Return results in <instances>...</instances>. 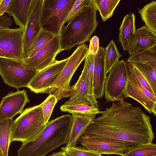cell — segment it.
<instances>
[{"instance_id":"cell-30","label":"cell","mask_w":156,"mask_h":156,"mask_svg":"<svg viewBox=\"0 0 156 156\" xmlns=\"http://www.w3.org/2000/svg\"><path fill=\"white\" fill-rule=\"evenodd\" d=\"M105 73L107 74L111 68L117 62L122 55L119 52L113 40H111L105 48Z\"/></svg>"},{"instance_id":"cell-5","label":"cell","mask_w":156,"mask_h":156,"mask_svg":"<svg viewBox=\"0 0 156 156\" xmlns=\"http://www.w3.org/2000/svg\"><path fill=\"white\" fill-rule=\"evenodd\" d=\"M76 0H43L40 13L42 30L60 35L64 22Z\"/></svg>"},{"instance_id":"cell-3","label":"cell","mask_w":156,"mask_h":156,"mask_svg":"<svg viewBox=\"0 0 156 156\" xmlns=\"http://www.w3.org/2000/svg\"><path fill=\"white\" fill-rule=\"evenodd\" d=\"M97 10L94 0H87L68 24L63 27L60 35L63 51H69L90 40L98 23Z\"/></svg>"},{"instance_id":"cell-37","label":"cell","mask_w":156,"mask_h":156,"mask_svg":"<svg viewBox=\"0 0 156 156\" xmlns=\"http://www.w3.org/2000/svg\"><path fill=\"white\" fill-rule=\"evenodd\" d=\"M13 21L10 17L7 16H0V29L9 27L12 24Z\"/></svg>"},{"instance_id":"cell-22","label":"cell","mask_w":156,"mask_h":156,"mask_svg":"<svg viewBox=\"0 0 156 156\" xmlns=\"http://www.w3.org/2000/svg\"><path fill=\"white\" fill-rule=\"evenodd\" d=\"M13 119L0 120V156H8Z\"/></svg>"},{"instance_id":"cell-24","label":"cell","mask_w":156,"mask_h":156,"mask_svg":"<svg viewBox=\"0 0 156 156\" xmlns=\"http://www.w3.org/2000/svg\"><path fill=\"white\" fill-rule=\"evenodd\" d=\"M62 112L75 113L88 115H96L101 113L98 106L90 104H78L68 105H63L60 108Z\"/></svg>"},{"instance_id":"cell-12","label":"cell","mask_w":156,"mask_h":156,"mask_svg":"<svg viewBox=\"0 0 156 156\" xmlns=\"http://www.w3.org/2000/svg\"><path fill=\"white\" fill-rule=\"evenodd\" d=\"M43 2V0H32L23 33L24 59L27 58L33 41L41 30L40 17Z\"/></svg>"},{"instance_id":"cell-33","label":"cell","mask_w":156,"mask_h":156,"mask_svg":"<svg viewBox=\"0 0 156 156\" xmlns=\"http://www.w3.org/2000/svg\"><path fill=\"white\" fill-rule=\"evenodd\" d=\"M66 156H102L82 147H75L67 148L65 147L61 148Z\"/></svg>"},{"instance_id":"cell-9","label":"cell","mask_w":156,"mask_h":156,"mask_svg":"<svg viewBox=\"0 0 156 156\" xmlns=\"http://www.w3.org/2000/svg\"><path fill=\"white\" fill-rule=\"evenodd\" d=\"M24 30L19 27L0 29V58L23 61Z\"/></svg>"},{"instance_id":"cell-13","label":"cell","mask_w":156,"mask_h":156,"mask_svg":"<svg viewBox=\"0 0 156 156\" xmlns=\"http://www.w3.org/2000/svg\"><path fill=\"white\" fill-rule=\"evenodd\" d=\"M69 58L55 62L39 71L28 87L34 93H46L60 73Z\"/></svg>"},{"instance_id":"cell-28","label":"cell","mask_w":156,"mask_h":156,"mask_svg":"<svg viewBox=\"0 0 156 156\" xmlns=\"http://www.w3.org/2000/svg\"><path fill=\"white\" fill-rule=\"evenodd\" d=\"M122 156H156V144L151 143L135 145Z\"/></svg>"},{"instance_id":"cell-19","label":"cell","mask_w":156,"mask_h":156,"mask_svg":"<svg viewBox=\"0 0 156 156\" xmlns=\"http://www.w3.org/2000/svg\"><path fill=\"white\" fill-rule=\"evenodd\" d=\"M72 122L70 132L65 147H76L83 132L96 115H88L72 113Z\"/></svg>"},{"instance_id":"cell-31","label":"cell","mask_w":156,"mask_h":156,"mask_svg":"<svg viewBox=\"0 0 156 156\" xmlns=\"http://www.w3.org/2000/svg\"><path fill=\"white\" fill-rule=\"evenodd\" d=\"M153 61H156V45L130 56L127 59V63H145Z\"/></svg>"},{"instance_id":"cell-39","label":"cell","mask_w":156,"mask_h":156,"mask_svg":"<svg viewBox=\"0 0 156 156\" xmlns=\"http://www.w3.org/2000/svg\"><path fill=\"white\" fill-rule=\"evenodd\" d=\"M48 156H66L64 152L62 151L55 153H53Z\"/></svg>"},{"instance_id":"cell-27","label":"cell","mask_w":156,"mask_h":156,"mask_svg":"<svg viewBox=\"0 0 156 156\" xmlns=\"http://www.w3.org/2000/svg\"><path fill=\"white\" fill-rule=\"evenodd\" d=\"M55 36L51 33L41 29L34 39L27 58L33 57L38 50L51 41Z\"/></svg>"},{"instance_id":"cell-29","label":"cell","mask_w":156,"mask_h":156,"mask_svg":"<svg viewBox=\"0 0 156 156\" xmlns=\"http://www.w3.org/2000/svg\"><path fill=\"white\" fill-rule=\"evenodd\" d=\"M95 55L88 53L84 59V66L86 67L87 78L89 81L88 95L92 102L96 105L98 102L95 98L93 92V79L94 71Z\"/></svg>"},{"instance_id":"cell-6","label":"cell","mask_w":156,"mask_h":156,"mask_svg":"<svg viewBox=\"0 0 156 156\" xmlns=\"http://www.w3.org/2000/svg\"><path fill=\"white\" fill-rule=\"evenodd\" d=\"M88 53L86 44L77 47L68 58L64 68L46 93L55 96L58 101L70 97L72 91L70 83L77 69L85 59Z\"/></svg>"},{"instance_id":"cell-21","label":"cell","mask_w":156,"mask_h":156,"mask_svg":"<svg viewBox=\"0 0 156 156\" xmlns=\"http://www.w3.org/2000/svg\"><path fill=\"white\" fill-rule=\"evenodd\" d=\"M136 29L135 15L129 13L123 18L119 30V41L124 50H128Z\"/></svg>"},{"instance_id":"cell-4","label":"cell","mask_w":156,"mask_h":156,"mask_svg":"<svg viewBox=\"0 0 156 156\" xmlns=\"http://www.w3.org/2000/svg\"><path fill=\"white\" fill-rule=\"evenodd\" d=\"M40 105L26 108L14 121L12 127L11 143H23L36 137L46 126Z\"/></svg>"},{"instance_id":"cell-10","label":"cell","mask_w":156,"mask_h":156,"mask_svg":"<svg viewBox=\"0 0 156 156\" xmlns=\"http://www.w3.org/2000/svg\"><path fill=\"white\" fill-rule=\"evenodd\" d=\"M127 63L128 80L125 98L130 97L140 104L150 114L156 116V96L140 84L130 63Z\"/></svg>"},{"instance_id":"cell-1","label":"cell","mask_w":156,"mask_h":156,"mask_svg":"<svg viewBox=\"0 0 156 156\" xmlns=\"http://www.w3.org/2000/svg\"><path fill=\"white\" fill-rule=\"evenodd\" d=\"M150 120L140 107L122 100L92 120L82 135L134 145L151 143L154 136Z\"/></svg>"},{"instance_id":"cell-8","label":"cell","mask_w":156,"mask_h":156,"mask_svg":"<svg viewBox=\"0 0 156 156\" xmlns=\"http://www.w3.org/2000/svg\"><path fill=\"white\" fill-rule=\"evenodd\" d=\"M108 73L104 85L106 102L124 100L128 75L127 62L123 60L119 61L111 68Z\"/></svg>"},{"instance_id":"cell-14","label":"cell","mask_w":156,"mask_h":156,"mask_svg":"<svg viewBox=\"0 0 156 156\" xmlns=\"http://www.w3.org/2000/svg\"><path fill=\"white\" fill-rule=\"evenodd\" d=\"M60 35L55 36L47 45L38 50L32 58L24 59L23 61L29 66L40 71L57 60V55L63 51L60 45Z\"/></svg>"},{"instance_id":"cell-17","label":"cell","mask_w":156,"mask_h":156,"mask_svg":"<svg viewBox=\"0 0 156 156\" xmlns=\"http://www.w3.org/2000/svg\"><path fill=\"white\" fill-rule=\"evenodd\" d=\"M105 48H99L95 56L93 79V92L96 99L101 98L104 94V85L106 74L105 73Z\"/></svg>"},{"instance_id":"cell-23","label":"cell","mask_w":156,"mask_h":156,"mask_svg":"<svg viewBox=\"0 0 156 156\" xmlns=\"http://www.w3.org/2000/svg\"><path fill=\"white\" fill-rule=\"evenodd\" d=\"M138 9L142 20L147 28L156 34V2L153 1Z\"/></svg>"},{"instance_id":"cell-7","label":"cell","mask_w":156,"mask_h":156,"mask_svg":"<svg viewBox=\"0 0 156 156\" xmlns=\"http://www.w3.org/2000/svg\"><path fill=\"white\" fill-rule=\"evenodd\" d=\"M39 71L23 61L0 58V75L6 84L17 89L28 87Z\"/></svg>"},{"instance_id":"cell-36","label":"cell","mask_w":156,"mask_h":156,"mask_svg":"<svg viewBox=\"0 0 156 156\" xmlns=\"http://www.w3.org/2000/svg\"><path fill=\"white\" fill-rule=\"evenodd\" d=\"M99 48V39L94 36L90 40L88 53L95 56L98 52Z\"/></svg>"},{"instance_id":"cell-18","label":"cell","mask_w":156,"mask_h":156,"mask_svg":"<svg viewBox=\"0 0 156 156\" xmlns=\"http://www.w3.org/2000/svg\"><path fill=\"white\" fill-rule=\"evenodd\" d=\"M72 94L70 99L64 104L65 105L78 104H94L88 95L89 81L86 67L84 66L82 73L76 83L71 87Z\"/></svg>"},{"instance_id":"cell-38","label":"cell","mask_w":156,"mask_h":156,"mask_svg":"<svg viewBox=\"0 0 156 156\" xmlns=\"http://www.w3.org/2000/svg\"><path fill=\"white\" fill-rule=\"evenodd\" d=\"M11 1V0H0V16L6 13Z\"/></svg>"},{"instance_id":"cell-15","label":"cell","mask_w":156,"mask_h":156,"mask_svg":"<svg viewBox=\"0 0 156 156\" xmlns=\"http://www.w3.org/2000/svg\"><path fill=\"white\" fill-rule=\"evenodd\" d=\"M29 102L25 90L9 93L2 98L0 104V120L13 119L16 114L22 112Z\"/></svg>"},{"instance_id":"cell-40","label":"cell","mask_w":156,"mask_h":156,"mask_svg":"<svg viewBox=\"0 0 156 156\" xmlns=\"http://www.w3.org/2000/svg\"></svg>"},{"instance_id":"cell-20","label":"cell","mask_w":156,"mask_h":156,"mask_svg":"<svg viewBox=\"0 0 156 156\" xmlns=\"http://www.w3.org/2000/svg\"><path fill=\"white\" fill-rule=\"evenodd\" d=\"M32 0H11L6 12L13 17L16 24L24 29L27 21Z\"/></svg>"},{"instance_id":"cell-32","label":"cell","mask_w":156,"mask_h":156,"mask_svg":"<svg viewBox=\"0 0 156 156\" xmlns=\"http://www.w3.org/2000/svg\"><path fill=\"white\" fill-rule=\"evenodd\" d=\"M58 101L55 96L50 94L40 105L42 108L44 122L46 124L48 122L53 108Z\"/></svg>"},{"instance_id":"cell-2","label":"cell","mask_w":156,"mask_h":156,"mask_svg":"<svg viewBox=\"0 0 156 156\" xmlns=\"http://www.w3.org/2000/svg\"><path fill=\"white\" fill-rule=\"evenodd\" d=\"M72 122L71 115H63L48 122L32 140L22 143L17 156H46L49 152L66 143Z\"/></svg>"},{"instance_id":"cell-25","label":"cell","mask_w":156,"mask_h":156,"mask_svg":"<svg viewBox=\"0 0 156 156\" xmlns=\"http://www.w3.org/2000/svg\"><path fill=\"white\" fill-rule=\"evenodd\" d=\"M131 64L143 75L154 92L156 93V61Z\"/></svg>"},{"instance_id":"cell-11","label":"cell","mask_w":156,"mask_h":156,"mask_svg":"<svg viewBox=\"0 0 156 156\" xmlns=\"http://www.w3.org/2000/svg\"><path fill=\"white\" fill-rule=\"evenodd\" d=\"M79 141L86 149L101 155L116 154L122 156L135 146L125 142L83 135Z\"/></svg>"},{"instance_id":"cell-26","label":"cell","mask_w":156,"mask_h":156,"mask_svg":"<svg viewBox=\"0 0 156 156\" xmlns=\"http://www.w3.org/2000/svg\"><path fill=\"white\" fill-rule=\"evenodd\" d=\"M103 22L112 16L120 0H94Z\"/></svg>"},{"instance_id":"cell-34","label":"cell","mask_w":156,"mask_h":156,"mask_svg":"<svg viewBox=\"0 0 156 156\" xmlns=\"http://www.w3.org/2000/svg\"><path fill=\"white\" fill-rule=\"evenodd\" d=\"M132 67L133 71L140 84L148 90L154 95L156 96V93L154 92L149 83L143 75L136 68L133 66Z\"/></svg>"},{"instance_id":"cell-16","label":"cell","mask_w":156,"mask_h":156,"mask_svg":"<svg viewBox=\"0 0 156 156\" xmlns=\"http://www.w3.org/2000/svg\"><path fill=\"white\" fill-rule=\"evenodd\" d=\"M156 34L144 26L136 29L131 39L128 51L130 56L156 45Z\"/></svg>"},{"instance_id":"cell-35","label":"cell","mask_w":156,"mask_h":156,"mask_svg":"<svg viewBox=\"0 0 156 156\" xmlns=\"http://www.w3.org/2000/svg\"><path fill=\"white\" fill-rule=\"evenodd\" d=\"M87 0H76L68 16L65 20L64 24L68 23L74 17L80 9L83 6Z\"/></svg>"}]
</instances>
